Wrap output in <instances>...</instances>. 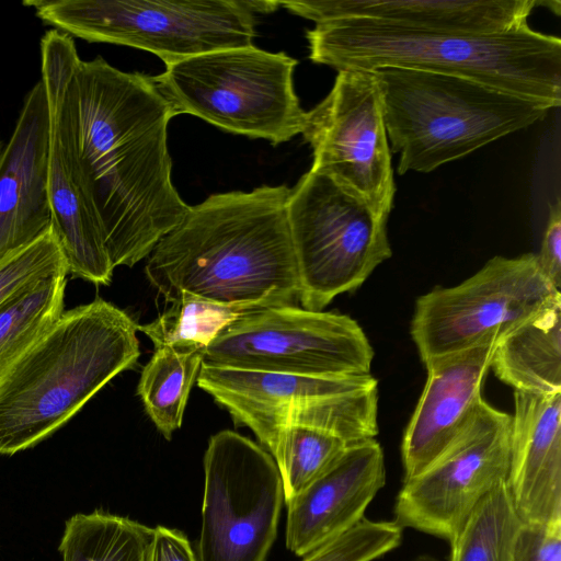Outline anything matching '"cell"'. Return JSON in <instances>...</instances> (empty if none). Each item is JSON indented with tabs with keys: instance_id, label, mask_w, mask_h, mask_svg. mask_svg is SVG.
<instances>
[{
	"instance_id": "cell-1",
	"label": "cell",
	"mask_w": 561,
	"mask_h": 561,
	"mask_svg": "<svg viewBox=\"0 0 561 561\" xmlns=\"http://www.w3.org/2000/svg\"><path fill=\"white\" fill-rule=\"evenodd\" d=\"M47 105L66 137L79 185L113 267L134 266L184 218L167 145L175 116L152 77L102 57L82 60L71 36L39 43Z\"/></svg>"
},
{
	"instance_id": "cell-2",
	"label": "cell",
	"mask_w": 561,
	"mask_h": 561,
	"mask_svg": "<svg viewBox=\"0 0 561 561\" xmlns=\"http://www.w3.org/2000/svg\"><path fill=\"white\" fill-rule=\"evenodd\" d=\"M289 195L285 185H263L190 206L150 253L151 285L169 302L191 295L242 312L294 305L299 280Z\"/></svg>"
},
{
	"instance_id": "cell-3",
	"label": "cell",
	"mask_w": 561,
	"mask_h": 561,
	"mask_svg": "<svg viewBox=\"0 0 561 561\" xmlns=\"http://www.w3.org/2000/svg\"><path fill=\"white\" fill-rule=\"evenodd\" d=\"M309 58L335 70L398 67L468 78L553 107L561 104V39L528 23L494 34L403 27L367 19L318 23Z\"/></svg>"
},
{
	"instance_id": "cell-4",
	"label": "cell",
	"mask_w": 561,
	"mask_h": 561,
	"mask_svg": "<svg viewBox=\"0 0 561 561\" xmlns=\"http://www.w3.org/2000/svg\"><path fill=\"white\" fill-rule=\"evenodd\" d=\"M138 324L102 298L64 311L0 381V455L46 439L137 363Z\"/></svg>"
},
{
	"instance_id": "cell-5",
	"label": "cell",
	"mask_w": 561,
	"mask_h": 561,
	"mask_svg": "<svg viewBox=\"0 0 561 561\" xmlns=\"http://www.w3.org/2000/svg\"><path fill=\"white\" fill-rule=\"evenodd\" d=\"M397 172L428 173L543 119L548 103L446 73L385 67L374 71Z\"/></svg>"
},
{
	"instance_id": "cell-6",
	"label": "cell",
	"mask_w": 561,
	"mask_h": 561,
	"mask_svg": "<svg viewBox=\"0 0 561 561\" xmlns=\"http://www.w3.org/2000/svg\"><path fill=\"white\" fill-rule=\"evenodd\" d=\"M45 24L88 42L130 46L165 66L252 45L256 15L279 1L25 0Z\"/></svg>"
},
{
	"instance_id": "cell-7",
	"label": "cell",
	"mask_w": 561,
	"mask_h": 561,
	"mask_svg": "<svg viewBox=\"0 0 561 561\" xmlns=\"http://www.w3.org/2000/svg\"><path fill=\"white\" fill-rule=\"evenodd\" d=\"M296 65L284 51L251 45L175 61L152 80L175 115L277 146L301 134L306 122L294 89Z\"/></svg>"
},
{
	"instance_id": "cell-8",
	"label": "cell",
	"mask_w": 561,
	"mask_h": 561,
	"mask_svg": "<svg viewBox=\"0 0 561 561\" xmlns=\"http://www.w3.org/2000/svg\"><path fill=\"white\" fill-rule=\"evenodd\" d=\"M387 221L330 178L311 169L300 178L288 224L304 309L322 311L391 256Z\"/></svg>"
},
{
	"instance_id": "cell-9",
	"label": "cell",
	"mask_w": 561,
	"mask_h": 561,
	"mask_svg": "<svg viewBox=\"0 0 561 561\" xmlns=\"http://www.w3.org/2000/svg\"><path fill=\"white\" fill-rule=\"evenodd\" d=\"M561 305V291L541 273L537 254L494 256L474 275L417 298L411 335L424 365L501 340Z\"/></svg>"
},
{
	"instance_id": "cell-10",
	"label": "cell",
	"mask_w": 561,
	"mask_h": 561,
	"mask_svg": "<svg viewBox=\"0 0 561 561\" xmlns=\"http://www.w3.org/2000/svg\"><path fill=\"white\" fill-rule=\"evenodd\" d=\"M373 357L348 316L291 305L241 313L206 347L203 365L335 378L370 375Z\"/></svg>"
},
{
	"instance_id": "cell-11",
	"label": "cell",
	"mask_w": 561,
	"mask_h": 561,
	"mask_svg": "<svg viewBox=\"0 0 561 561\" xmlns=\"http://www.w3.org/2000/svg\"><path fill=\"white\" fill-rule=\"evenodd\" d=\"M204 477L198 561H265L284 504L272 455L245 436L220 431L209 438Z\"/></svg>"
},
{
	"instance_id": "cell-12",
	"label": "cell",
	"mask_w": 561,
	"mask_h": 561,
	"mask_svg": "<svg viewBox=\"0 0 561 561\" xmlns=\"http://www.w3.org/2000/svg\"><path fill=\"white\" fill-rule=\"evenodd\" d=\"M301 134L312 149L311 170L389 217L396 184L375 72L339 71L329 94L307 112Z\"/></svg>"
},
{
	"instance_id": "cell-13",
	"label": "cell",
	"mask_w": 561,
	"mask_h": 561,
	"mask_svg": "<svg viewBox=\"0 0 561 561\" xmlns=\"http://www.w3.org/2000/svg\"><path fill=\"white\" fill-rule=\"evenodd\" d=\"M512 415L483 399L456 440L427 468L407 479L393 522L451 541L477 504L505 482Z\"/></svg>"
},
{
	"instance_id": "cell-14",
	"label": "cell",
	"mask_w": 561,
	"mask_h": 561,
	"mask_svg": "<svg viewBox=\"0 0 561 561\" xmlns=\"http://www.w3.org/2000/svg\"><path fill=\"white\" fill-rule=\"evenodd\" d=\"M386 484L376 439L348 445L341 457L287 505L286 547L306 557L358 524Z\"/></svg>"
},
{
	"instance_id": "cell-15",
	"label": "cell",
	"mask_w": 561,
	"mask_h": 561,
	"mask_svg": "<svg viewBox=\"0 0 561 561\" xmlns=\"http://www.w3.org/2000/svg\"><path fill=\"white\" fill-rule=\"evenodd\" d=\"M500 340L436 358L401 445L404 480L438 458L470 422Z\"/></svg>"
},
{
	"instance_id": "cell-16",
	"label": "cell",
	"mask_w": 561,
	"mask_h": 561,
	"mask_svg": "<svg viewBox=\"0 0 561 561\" xmlns=\"http://www.w3.org/2000/svg\"><path fill=\"white\" fill-rule=\"evenodd\" d=\"M48 133V106L39 80L25 95L0 154V261L36 240L51 225Z\"/></svg>"
},
{
	"instance_id": "cell-17",
	"label": "cell",
	"mask_w": 561,
	"mask_h": 561,
	"mask_svg": "<svg viewBox=\"0 0 561 561\" xmlns=\"http://www.w3.org/2000/svg\"><path fill=\"white\" fill-rule=\"evenodd\" d=\"M542 0H302L279 1L293 14L316 24L367 19L403 27L462 34L501 33L527 23ZM559 14L560 11L556 10Z\"/></svg>"
},
{
	"instance_id": "cell-18",
	"label": "cell",
	"mask_w": 561,
	"mask_h": 561,
	"mask_svg": "<svg viewBox=\"0 0 561 561\" xmlns=\"http://www.w3.org/2000/svg\"><path fill=\"white\" fill-rule=\"evenodd\" d=\"M506 483L520 519H561V392L514 391Z\"/></svg>"
},
{
	"instance_id": "cell-19",
	"label": "cell",
	"mask_w": 561,
	"mask_h": 561,
	"mask_svg": "<svg viewBox=\"0 0 561 561\" xmlns=\"http://www.w3.org/2000/svg\"><path fill=\"white\" fill-rule=\"evenodd\" d=\"M196 381L229 412L237 425L249 427L261 444L278 416L290 408L378 386L371 375L310 377L203 364Z\"/></svg>"
},
{
	"instance_id": "cell-20",
	"label": "cell",
	"mask_w": 561,
	"mask_h": 561,
	"mask_svg": "<svg viewBox=\"0 0 561 561\" xmlns=\"http://www.w3.org/2000/svg\"><path fill=\"white\" fill-rule=\"evenodd\" d=\"M48 118L47 195L51 227L68 274L95 285H108L114 267L100 227L79 185L64 130L49 108Z\"/></svg>"
},
{
	"instance_id": "cell-21",
	"label": "cell",
	"mask_w": 561,
	"mask_h": 561,
	"mask_svg": "<svg viewBox=\"0 0 561 561\" xmlns=\"http://www.w3.org/2000/svg\"><path fill=\"white\" fill-rule=\"evenodd\" d=\"M491 367L514 391L561 392V305L503 336Z\"/></svg>"
},
{
	"instance_id": "cell-22",
	"label": "cell",
	"mask_w": 561,
	"mask_h": 561,
	"mask_svg": "<svg viewBox=\"0 0 561 561\" xmlns=\"http://www.w3.org/2000/svg\"><path fill=\"white\" fill-rule=\"evenodd\" d=\"M205 350L188 344L157 347L141 371L137 393L147 414L168 440L182 425L188 394L197 380Z\"/></svg>"
},
{
	"instance_id": "cell-23",
	"label": "cell",
	"mask_w": 561,
	"mask_h": 561,
	"mask_svg": "<svg viewBox=\"0 0 561 561\" xmlns=\"http://www.w3.org/2000/svg\"><path fill=\"white\" fill-rule=\"evenodd\" d=\"M67 275L39 278L0 306V381L64 313Z\"/></svg>"
},
{
	"instance_id": "cell-24",
	"label": "cell",
	"mask_w": 561,
	"mask_h": 561,
	"mask_svg": "<svg viewBox=\"0 0 561 561\" xmlns=\"http://www.w3.org/2000/svg\"><path fill=\"white\" fill-rule=\"evenodd\" d=\"M153 528L94 511L67 519L58 550L62 561H146Z\"/></svg>"
},
{
	"instance_id": "cell-25",
	"label": "cell",
	"mask_w": 561,
	"mask_h": 561,
	"mask_svg": "<svg viewBox=\"0 0 561 561\" xmlns=\"http://www.w3.org/2000/svg\"><path fill=\"white\" fill-rule=\"evenodd\" d=\"M523 523L506 481L502 482L477 504L449 541V561H513Z\"/></svg>"
},
{
	"instance_id": "cell-26",
	"label": "cell",
	"mask_w": 561,
	"mask_h": 561,
	"mask_svg": "<svg viewBox=\"0 0 561 561\" xmlns=\"http://www.w3.org/2000/svg\"><path fill=\"white\" fill-rule=\"evenodd\" d=\"M347 446L341 438L318 428L289 425L278 430L265 449L279 470L284 503L323 474Z\"/></svg>"
},
{
	"instance_id": "cell-27",
	"label": "cell",
	"mask_w": 561,
	"mask_h": 561,
	"mask_svg": "<svg viewBox=\"0 0 561 561\" xmlns=\"http://www.w3.org/2000/svg\"><path fill=\"white\" fill-rule=\"evenodd\" d=\"M171 304L156 320L138 325L156 348L173 344L206 348L222 329L243 313L191 295H183Z\"/></svg>"
},
{
	"instance_id": "cell-28",
	"label": "cell",
	"mask_w": 561,
	"mask_h": 561,
	"mask_svg": "<svg viewBox=\"0 0 561 561\" xmlns=\"http://www.w3.org/2000/svg\"><path fill=\"white\" fill-rule=\"evenodd\" d=\"M60 272H68V266L50 225L36 240L0 261V306L26 285Z\"/></svg>"
},
{
	"instance_id": "cell-29",
	"label": "cell",
	"mask_w": 561,
	"mask_h": 561,
	"mask_svg": "<svg viewBox=\"0 0 561 561\" xmlns=\"http://www.w3.org/2000/svg\"><path fill=\"white\" fill-rule=\"evenodd\" d=\"M401 539L402 528L393 520L363 518L304 557L302 561H374L396 549Z\"/></svg>"
},
{
	"instance_id": "cell-30",
	"label": "cell",
	"mask_w": 561,
	"mask_h": 561,
	"mask_svg": "<svg viewBox=\"0 0 561 561\" xmlns=\"http://www.w3.org/2000/svg\"><path fill=\"white\" fill-rule=\"evenodd\" d=\"M513 561H561V519L543 524L523 523Z\"/></svg>"
},
{
	"instance_id": "cell-31",
	"label": "cell",
	"mask_w": 561,
	"mask_h": 561,
	"mask_svg": "<svg viewBox=\"0 0 561 561\" xmlns=\"http://www.w3.org/2000/svg\"><path fill=\"white\" fill-rule=\"evenodd\" d=\"M538 266L548 282L560 290L561 287V201L557 197L549 206L540 252L537 254Z\"/></svg>"
},
{
	"instance_id": "cell-32",
	"label": "cell",
	"mask_w": 561,
	"mask_h": 561,
	"mask_svg": "<svg viewBox=\"0 0 561 561\" xmlns=\"http://www.w3.org/2000/svg\"><path fill=\"white\" fill-rule=\"evenodd\" d=\"M146 561H198V559L183 531L158 525L153 528Z\"/></svg>"
},
{
	"instance_id": "cell-33",
	"label": "cell",
	"mask_w": 561,
	"mask_h": 561,
	"mask_svg": "<svg viewBox=\"0 0 561 561\" xmlns=\"http://www.w3.org/2000/svg\"><path fill=\"white\" fill-rule=\"evenodd\" d=\"M1 151H2V144H1V141H0V154H1Z\"/></svg>"
}]
</instances>
